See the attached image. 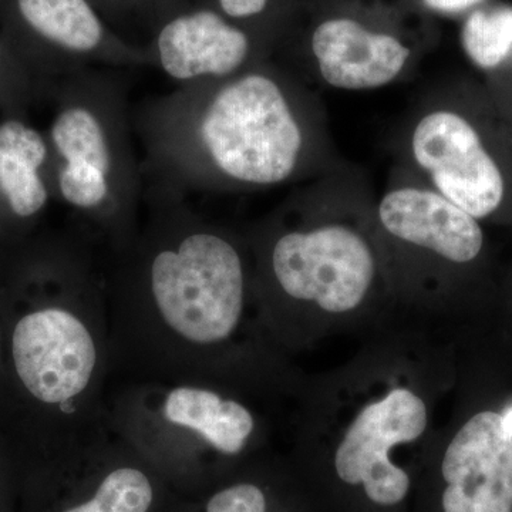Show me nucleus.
<instances>
[{"instance_id":"f257e3e1","label":"nucleus","mask_w":512,"mask_h":512,"mask_svg":"<svg viewBox=\"0 0 512 512\" xmlns=\"http://www.w3.org/2000/svg\"><path fill=\"white\" fill-rule=\"evenodd\" d=\"M148 127L167 183L205 191L302 184L345 163L318 93L266 60L225 79L184 84L161 101Z\"/></svg>"},{"instance_id":"f03ea898","label":"nucleus","mask_w":512,"mask_h":512,"mask_svg":"<svg viewBox=\"0 0 512 512\" xmlns=\"http://www.w3.org/2000/svg\"><path fill=\"white\" fill-rule=\"evenodd\" d=\"M375 195L362 171L342 163L302 183L266 254L269 278L292 301L332 315L356 311L384 272Z\"/></svg>"},{"instance_id":"7ed1b4c3","label":"nucleus","mask_w":512,"mask_h":512,"mask_svg":"<svg viewBox=\"0 0 512 512\" xmlns=\"http://www.w3.org/2000/svg\"><path fill=\"white\" fill-rule=\"evenodd\" d=\"M393 148L394 165L478 221L512 220V127L481 80L456 76L427 89Z\"/></svg>"},{"instance_id":"20e7f679","label":"nucleus","mask_w":512,"mask_h":512,"mask_svg":"<svg viewBox=\"0 0 512 512\" xmlns=\"http://www.w3.org/2000/svg\"><path fill=\"white\" fill-rule=\"evenodd\" d=\"M148 295L177 338L211 346L234 335L247 298V266L238 245L214 228L190 227L156 247Z\"/></svg>"},{"instance_id":"39448f33","label":"nucleus","mask_w":512,"mask_h":512,"mask_svg":"<svg viewBox=\"0 0 512 512\" xmlns=\"http://www.w3.org/2000/svg\"><path fill=\"white\" fill-rule=\"evenodd\" d=\"M101 77L76 73V92L50 128L59 156L57 190L90 215L124 208L137 194L136 161L128 146L123 101Z\"/></svg>"},{"instance_id":"423d86ee","label":"nucleus","mask_w":512,"mask_h":512,"mask_svg":"<svg viewBox=\"0 0 512 512\" xmlns=\"http://www.w3.org/2000/svg\"><path fill=\"white\" fill-rule=\"evenodd\" d=\"M375 224L384 252L404 269L463 271L485 252L483 222L394 165L375 195Z\"/></svg>"},{"instance_id":"0eeeda50","label":"nucleus","mask_w":512,"mask_h":512,"mask_svg":"<svg viewBox=\"0 0 512 512\" xmlns=\"http://www.w3.org/2000/svg\"><path fill=\"white\" fill-rule=\"evenodd\" d=\"M306 55L298 76L339 92H372L400 83L419 59L413 43L396 30L350 15L319 20L309 33Z\"/></svg>"},{"instance_id":"6e6552de","label":"nucleus","mask_w":512,"mask_h":512,"mask_svg":"<svg viewBox=\"0 0 512 512\" xmlns=\"http://www.w3.org/2000/svg\"><path fill=\"white\" fill-rule=\"evenodd\" d=\"M429 410L419 394L393 389L377 402L363 407L345 431L335 454L340 480L362 484L373 503L399 504L410 487V478L390 461V450L423 436Z\"/></svg>"},{"instance_id":"1a4fd4ad","label":"nucleus","mask_w":512,"mask_h":512,"mask_svg":"<svg viewBox=\"0 0 512 512\" xmlns=\"http://www.w3.org/2000/svg\"><path fill=\"white\" fill-rule=\"evenodd\" d=\"M261 43L217 10L183 5L154 28L146 53L165 76L191 84L225 79L262 62Z\"/></svg>"},{"instance_id":"9d476101","label":"nucleus","mask_w":512,"mask_h":512,"mask_svg":"<svg viewBox=\"0 0 512 512\" xmlns=\"http://www.w3.org/2000/svg\"><path fill=\"white\" fill-rule=\"evenodd\" d=\"M16 373L40 402L64 406L86 392L97 366L96 342L79 316L46 308L23 316L12 339Z\"/></svg>"},{"instance_id":"9b49d317","label":"nucleus","mask_w":512,"mask_h":512,"mask_svg":"<svg viewBox=\"0 0 512 512\" xmlns=\"http://www.w3.org/2000/svg\"><path fill=\"white\" fill-rule=\"evenodd\" d=\"M444 512H512V427L493 410L471 416L444 453Z\"/></svg>"},{"instance_id":"f8f14e48","label":"nucleus","mask_w":512,"mask_h":512,"mask_svg":"<svg viewBox=\"0 0 512 512\" xmlns=\"http://www.w3.org/2000/svg\"><path fill=\"white\" fill-rule=\"evenodd\" d=\"M13 10L29 36L79 72L93 63L148 62L146 50L113 32L92 0H13Z\"/></svg>"},{"instance_id":"ddd939ff","label":"nucleus","mask_w":512,"mask_h":512,"mask_svg":"<svg viewBox=\"0 0 512 512\" xmlns=\"http://www.w3.org/2000/svg\"><path fill=\"white\" fill-rule=\"evenodd\" d=\"M163 414L168 423L200 436L224 454H238L255 429L247 407L202 387L180 386L170 390Z\"/></svg>"},{"instance_id":"4468645a","label":"nucleus","mask_w":512,"mask_h":512,"mask_svg":"<svg viewBox=\"0 0 512 512\" xmlns=\"http://www.w3.org/2000/svg\"><path fill=\"white\" fill-rule=\"evenodd\" d=\"M47 154L45 138L35 128L16 120L0 124V194L20 218L33 217L49 200L40 175Z\"/></svg>"},{"instance_id":"2eb2a0df","label":"nucleus","mask_w":512,"mask_h":512,"mask_svg":"<svg viewBox=\"0 0 512 512\" xmlns=\"http://www.w3.org/2000/svg\"><path fill=\"white\" fill-rule=\"evenodd\" d=\"M460 37L464 55L483 82L512 69V6L487 2L471 10Z\"/></svg>"},{"instance_id":"dca6fc26","label":"nucleus","mask_w":512,"mask_h":512,"mask_svg":"<svg viewBox=\"0 0 512 512\" xmlns=\"http://www.w3.org/2000/svg\"><path fill=\"white\" fill-rule=\"evenodd\" d=\"M153 495L146 474L123 467L104 478L92 500L64 512H148Z\"/></svg>"},{"instance_id":"f3484780","label":"nucleus","mask_w":512,"mask_h":512,"mask_svg":"<svg viewBox=\"0 0 512 512\" xmlns=\"http://www.w3.org/2000/svg\"><path fill=\"white\" fill-rule=\"evenodd\" d=\"M92 2L106 22L120 16H147V19L153 22L154 28L165 16L185 5L181 0H92Z\"/></svg>"},{"instance_id":"a211bd4d","label":"nucleus","mask_w":512,"mask_h":512,"mask_svg":"<svg viewBox=\"0 0 512 512\" xmlns=\"http://www.w3.org/2000/svg\"><path fill=\"white\" fill-rule=\"evenodd\" d=\"M197 5L217 10L231 22L256 35L255 26L265 22L274 10L275 0H198Z\"/></svg>"},{"instance_id":"6ab92c4d","label":"nucleus","mask_w":512,"mask_h":512,"mask_svg":"<svg viewBox=\"0 0 512 512\" xmlns=\"http://www.w3.org/2000/svg\"><path fill=\"white\" fill-rule=\"evenodd\" d=\"M207 512H266L265 495L256 485H234L215 494Z\"/></svg>"},{"instance_id":"aec40b11","label":"nucleus","mask_w":512,"mask_h":512,"mask_svg":"<svg viewBox=\"0 0 512 512\" xmlns=\"http://www.w3.org/2000/svg\"><path fill=\"white\" fill-rule=\"evenodd\" d=\"M427 9L443 15H467L488 0H421Z\"/></svg>"},{"instance_id":"412c9836","label":"nucleus","mask_w":512,"mask_h":512,"mask_svg":"<svg viewBox=\"0 0 512 512\" xmlns=\"http://www.w3.org/2000/svg\"><path fill=\"white\" fill-rule=\"evenodd\" d=\"M2 60H3V50H2V46H0V66H2Z\"/></svg>"}]
</instances>
